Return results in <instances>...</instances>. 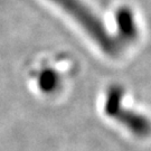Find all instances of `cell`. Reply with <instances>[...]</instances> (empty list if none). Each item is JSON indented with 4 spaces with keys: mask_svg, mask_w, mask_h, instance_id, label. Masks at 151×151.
Masks as SVG:
<instances>
[{
    "mask_svg": "<svg viewBox=\"0 0 151 151\" xmlns=\"http://www.w3.org/2000/svg\"><path fill=\"white\" fill-rule=\"evenodd\" d=\"M67 12L104 52L113 54L118 43L109 34L102 20L81 0H50Z\"/></svg>",
    "mask_w": 151,
    "mask_h": 151,
    "instance_id": "1",
    "label": "cell"
},
{
    "mask_svg": "<svg viewBox=\"0 0 151 151\" xmlns=\"http://www.w3.org/2000/svg\"><path fill=\"white\" fill-rule=\"evenodd\" d=\"M112 116L116 118L121 123L125 125L135 135L147 137L151 133V123L149 122V120L140 114L129 112V111L128 112L121 111L120 109H118L116 112Z\"/></svg>",
    "mask_w": 151,
    "mask_h": 151,
    "instance_id": "2",
    "label": "cell"
},
{
    "mask_svg": "<svg viewBox=\"0 0 151 151\" xmlns=\"http://www.w3.org/2000/svg\"><path fill=\"white\" fill-rule=\"evenodd\" d=\"M55 83H56V77L55 75L49 72V70H45L40 74L39 77V85L43 88L44 91H52L55 87Z\"/></svg>",
    "mask_w": 151,
    "mask_h": 151,
    "instance_id": "3",
    "label": "cell"
}]
</instances>
